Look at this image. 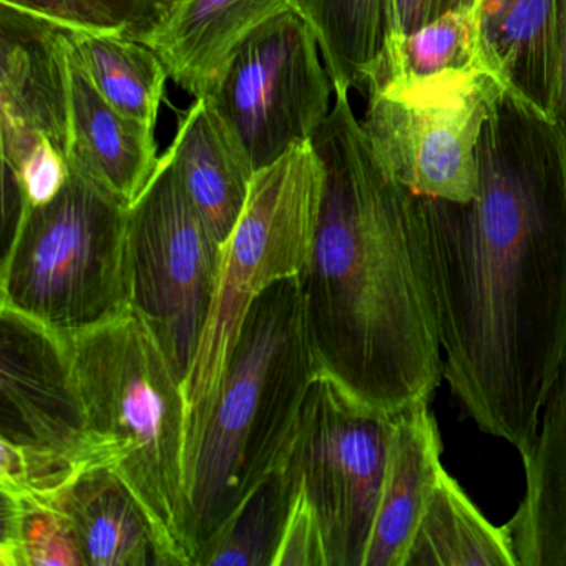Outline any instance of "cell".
Instances as JSON below:
<instances>
[{"instance_id": "6da1fadb", "label": "cell", "mask_w": 566, "mask_h": 566, "mask_svg": "<svg viewBox=\"0 0 566 566\" xmlns=\"http://www.w3.org/2000/svg\"><path fill=\"white\" fill-rule=\"evenodd\" d=\"M443 380L462 416L525 459L566 359V138L503 91L469 203L423 198Z\"/></svg>"}, {"instance_id": "7a4b0ae2", "label": "cell", "mask_w": 566, "mask_h": 566, "mask_svg": "<svg viewBox=\"0 0 566 566\" xmlns=\"http://www.w3.org/2000/svg\"><path fill=\"white\" fill-rule=\"evenodd\" d=\"M311 138L324 197L303 280L323 369L370 406L397 412L432 402L443 380L440 317L422 200L394 178L334 91Z\"/></svg>"}, {"instance_id": "3957f363", "label": "cell", "mask_w": 566, "mask_h": 566, "mask_svg": "<svg viewBox=\"0 0 566 566\" xmlns=\"http://www.w3.org/2000/svg\"><path fill=\"white\" fill-rule=\"evenodd\" d=\"M67 347L95 463L114 470L144 506L161 566H197L180 377L132 307L71 334Z\"/></svg>"}, {"instance_id": "277c9868", "label": "cell", "mask_w": 566, "mask_h": 566, "mask_svg": "<svg viewBox=\"0 0 566 566\" xmlns=\"http://www.w3.org/2000/svg\"><path fill=\"white\" fill-rule=\"evenodd\" d=\"M321 370L303 280L277 281L244 321L198 447L188 485L197 562L244 499L290 462Z\"/></svg>"}, {"instance_id": "5b68a950", "label": "cell", "mask_w": 566, "mask_h": 566, "mask_svg": "<svg viewBox=\"0 0 566 566\" xmlns=\"http://www.w3.org/2000/svg\"><path fill=\"white\" fill-rule=\"evenodd\" d=\"M324 178L323 160L311 140L258 170L243 213L221 248L210 313L181 384L188 485L201 437L254 301L277 281L303 276L310 268Z\"/></svg>"}, {"instance_id": "8992f818", "label": "cell", "mask_w": 566, "mask_h": 566, "mask_svg": "<svg viewBox=\"0 0 566 566\" xmlns=\"http://www.w3.org/2000/svg\"><path fill=\"white\" fill-rule=\"evenodd\" d=\"M128 210L72 170L54 200L21 208L2 261L0 307L62 336L125 313Z\"/></svg>"}, {"instance_id": "52a82bcc", "label": "cell", "mask_w": 566, "mask_h": 566, "mask_svg": "<svg viewBox=\"0 0 566 566\" xmlns=\"http://www.w3.org/2000/svg\"><path fill=\"white\" fill-rule=\"evenodd\" d=\"M220 254L165 151L128 210V303L150 327L181 384L210 313Z\"/></svg>"}, {"instance_id": "ba28073f", "label": "cell", "mask_w": 566, "mask_h": 566, "mask_svg": "<svg viewBox=\"0 0 566 566\" xmlns=\"http://www.w3.org/2000/svg\"><path fill=\"white\" fill-rule=\"evenodd\" d=\"M505 88L482 69L370 88L360 122L387 170L423 198L469 203L479 191V142Z\"/></svg>"}, {"instance_id": "9c48e42d", "label": "cell", "mask_w": 566, "mask_h": 566, "mask_svg": "<svg viewBox=\"0 0 566 566\" xmlns=\"http://www.w3.org/2000/svg\"><path fill=\"white\" fill-rule=\"evenodd\" d=\"M396 412L354 396L321 370L287 465L323 528L329 566H363L382 493Z\"/></svg>"}, {"instance_id": "30bf717a", "label": "cell", "mask_w": 566, "mask_h": 566, "mask_svg": "<svg viewBox=\"0 0 566 566\" xmlns=\"http://www.w3.org/2000/svg\"><path fill=\"white\" fill-rule=\"evenodd\" d=\"M321 57L310 25L286 11L243 42L207 95L254 171L310 142L331 114L334 85Z\"/></svg>"}, {"instance_id": "8fae6325", "label": "cell", "mask_w": 566, "mask_h": 566, "mask_svg": "<svg viewBox=\"0 0 566 566\" xmlns=\"http://www.w3.org/2000/svg\"><path fill=\"white\" fill-rule=\"evenodd\" d=\"M2 323V439L98 469L72 379L67 336L12 310Z\"/></svg>"}, {"instance_id": "7c38bea8", "label": "cell", "mask_w": 566, "mask_h": 566, "mask_svg": "<svg viewBox=\"0 0 566 566\" xmlns=\"http://www.w3.org/2000/svg\"><path fill=\"white\" fill-rule=\"evenodd\" d=\"M71 120L67 32L0 4V138L4 175L44 142L67 158Z\"/></svg>"}, {"instance_id": "4fadbf2b", "label": "cell", "mask_w": 566, "mask_h": 566, "mask_svg": "<svg viewBox=\"0 0 566 566\" xmlns=\"http://www.w3.org/2000/svg\"><path fill=\"white\" fill-rule=\"evenodd\" d=\"M286 11L291 0H168L140 42L157 52L178 87L207 97L243 42Z\"/></svg>"}, {"instance_id": "5bb4252c", "label": "cell", "mask_w": 566, "mask_h": 566, "mask_svg": "<svg viewBox=\"0 0 566 566\" xmlns=\"http://www.w3.org/2000/svg\"><path fill=\"white\" fill-rule=\"evenodd\" d=\"M69 81V167L130 208L160 161L155 128L125 117L102 97L78 64L71 42Z\"/></svg>"}, {"instance_id": "9a60e30c", "label": "cell", "mask_w": 566, "mask_h": 566, "mask_svg": "<svg viewBox=\"0 0 566 566\" xmlns=\"http://www.w3.org/2000/svg\"><path fill=\"white\" fill-rule=\"evenodd\" d=\"M473 18L480 67L553 120L559 0H475Z\"/></svg>"}, {"instance_id": "2e32d148", "label": "cell", "mask_w": 566, "mask_h": 566, "mask_svg": "<svg viewBox=\"0 0 566 566\" xmlns=\"http://www.w3.org/2000/svg\"><path fill=\"white\" fill-rule=\"evenodd\" d=\"M442 453L430 400L397 410L382 493L363 566H406L417 526L446 470Z\"/></svg>"}, {"instance_id": "e0dca14e", "label": "cell", "mask_w": 566, "mask_h": 566, "mask_svg": "<svg viewBox=\"0 0 566 566\" xmlns=\"http://www.w3.org/2000/svg\"><path fill=\"white\" fill-rule=\"evenodd\" d=\"M168 151L191 203L221 250L243 213L256 174L247 151L208 97L195 98L181 115Z\"/></svg>"}, {"instance_id": "ac0fdd59", "label": "cell", "mask_w": 566, "mask_h": 566, "mask_svg": "<svg viewBox=\"0 0 566 566\" xmlns=\"http://www.w3.org/2000/svg\"><path fill=\"white\" fill-rule=\"evenodd\" d=\"M526 489L505 523L518 566H566V359L525 457Z\"/></svg>"}, {"instance_id": "d6986e66", "label": "cell", "mask_w": 566, "mask_h": 566, "mask_svg": "<svg viewBox=\"0 0 566 566\" xmlns=\"http://www.w3.org/2000/svg\"><path fill=\"white\" fill-rule=\"evenodd\" d=\"M59 503L72 520L85 566H161L150 520L114 470L82 473Z\"/></svg>"}, {"instance_id": "ffe728a7", "label": "cell", "mask_w": 566, "mask_h": 566, "mask_svg": "<svg viewBox=\"0 0 566 566\" xmlns=\"http://www.w3.org/2000/svg\"><path fill=\"white\" fill-rule=\"evenodd\" d=\"M319 42L334 91L366 92L397 34L396 0H291Z\"/></svg>"}, {"instance_id": "44dd1931", "label": "cell", "mask_w": 566, "mask_h": 566, "mask_svg": "<svg viewBox=\"0 0 566 566\" xmlns=\"http://www.w3.org/2000/svg\"><path fill=\"white\" fill-rule=\"evenodd\" d=\"M406 566L518 565L505 525H493L443 470L417 526Z\"/></svg>"}, {"instance_id": "7402d4cb", "label": "cell", "mask_w": 566, "mask_h": 566, "mask_svg": "<svg viewBox=\"0 0 566 566\" xmlns=\"http://www.w3.org/2000/svg\"><path fill=\"white\" fill-rule=\"evenodd\" d=\"M65 32L78 64L102 97L125 117L157 127L170 78L157 52L124 35Z\"/></svg>"}, {"instance_id": "603a6c76", "label": "cell", "mask_w": 566, "mask_h": 566, "mask_svg": "<svg viewBox=\"0 0 566 566\" xmlns=\"http://www.w3.org/2000/svg\"><path fill=\"white\" fill-rule=\"evenodd\" d=\"M297 486L290 465L268 475L201 549L197 566H273Z\"/></svg>"}, {"instance_id": "cb8c5ba5", "label": "cell", "mask_w": 566, "mask_h": 566, "mask_svg": "<svg viewBox=\"0 0 566 566\" xmlns=\"http://www.w3.org/2000/svg\"><path fill=\"white\" fill-rule=\"evenodd\" d=\"M470 69H482L479 39L473 9H462L394 39L367 92L390 82L422 81Z\"/></svg>"}, {"instance_id": "d4e9b609", "label": "cell", "mask_w": 566, "mask_h": 566, "mask_svg": "<svg viewBox=\"0 0 566 566\" xmlns=\"http://www.w3.org/2000/svg\"><path fill=\"white\" fill-rule=\"evenodd\" d=\"M0 520V566H85L61 503L2 493Z\"/></svg>"}, {"instance_id": "484cf974", "label": "cell", "mask_w": 566, "mask_h": 566, "mask_svg": "<svg viewBox=\"0 0 566 566\" xmlns=\"http://www.w3.org/2000/svg\"><path fill=\"white\" fill-rule=\"evenodd\" d=\"M62 31L124 35L140 41L160 21L168 0H0Z\"/></svg>"}, {"instance_id": "4316f807", "label": "cell", "mask_w": 566, "mask_h": 566, "mask_svg": "<svg viewBox=\"0 0 566 566\" xmlns=\"http://www.w3.org/2000/svg\"><path fill=\"white\" fill-rule=\"evenodd\" d=\"M85 473L61 453L2 439L0 492L61 502L72 483Z\"/></svg>"}, {"instance_id": "83f0119b", "label": "cell", "mask_w": 566, "mask_h": 566, "mask_svg": "<svg viewBox=\"0 0 566 566\" xmlns=\"http://www.w3.org/2000/svg\"><path fill=\"white\" fill-rule=\"evenodd\" d=\"M329 566L316 510L304 486H297L273 566Z\"/></svg>"}, {"instance_id": "f1b7e54d", "label": "cell", "mask_w": 566, "mask_h": 566, "mask_svg": "<svg viewBox=\"0 0 566 566\" xmlns=\"http://www.w3.org/2000/svg\"><path fill=\"white\" fill-rule=\"evenodd\" d=\"M71 177L65 155L51 142L39 145L24 164L12 175H4L12 181L21 208H38L54 200Z\"/></svg>"}, {"instance_id": "f546056e", "label": "cell", "mask_w": 566, "mask_h": 566, "mask_svg": "<svg viewBox=\"0 0 566 566\" xmlns=\"http://www.w3.org/2000/svg\"><path fill=\"white\" fill-rule=\"evenodd\" d=\"M475 0H396L397 34H410L447 12L473 9Z\"/></svg>"}, {"instance_id": "4dcf8cb0", "label": "cell", "mask_w": 566, "mask_h": 566, "mask_svg": "<svg viewBox=\"0 0 566 566\" xmlns=\"http://www.w3.org/2000/svg\"><path fill=\"white\" fill-rule=\"evenodd\" d=\"M559 59L553 122L566 138V0H559Z\"/></svg>"}]
</instances>
